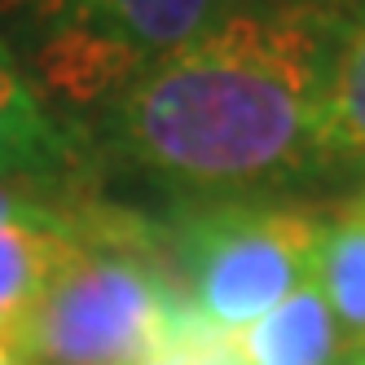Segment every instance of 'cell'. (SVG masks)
<instances>
[{
    "instance_id": "obj_1",
    "label": "cell",
    "mask_w": 365,
    "mask_h": 365,
    "mask_svg": "<svg viewBox=\"0 0 365 365\" xmlns=\"http://www.w3.org/2000/svg\"><path fill=\"white\" fill-rule=\"evenodd\" d=\"M330 53L317 5L229 14L123 88L115 133L176 185H269L317 159Z\"/></svg>"
},
{
    "instance_id": "obj_2",
    "label": "cell",
    "mask_w": 365,
    "mask_h": 365,
    "mask_svg": "<svg viewBox=\"0 0 365 365\" xmlns=\"http://www.w3.org/2000/svg\"><path fill=\"white\" fill-rule=\"evenodd\" d=\"M75 251L44 282L9 339L18 365H137L176 264L128 220L88 212L66 220Z\"/></svg>"
},
{
    "instance_id": "obj_3",
    "label": "cell",
    "mask_w": 365,
    "mask_h": 365,
    "mask_svg": "<svg viewBox=\"0 0 365 365\" xmlns=\"http://www.w3.org/2000/svg\"><path fill=\"white\" fill-rule=\"evenodd\" d=\"M326 216L304 207L225 202L176 233V273L212 322L238 330L312 282Z\"/></svg>"
},
{
    "instance_id": "obj_4",
    "label": "cell",
    "mask_w": 365,
    "mask_h": 365,
    "mask_svg": "<svg viewBox=\"0 0 365 365\" xmlns=\"http://www.w3.org/2000/svg\"><path fill=\"white\" fill-rule=\"evenodd\" d=\"M40 71L66 97L128 88L154 62L220 22L225 0H27Z\"/></svg>"
},
{
    "instance_id": "obj_5",
    "label": "cell",
    "mask_w": 365,
    "mask_h": 365,
    "mask_svg": "<svg viewBox=\"0 0 365 365\" xmlns=\"http://www.w3.org/2000/svg\"><path fill=\"white\" fill-rule=\"evenodd\" d=\"M238 344L251 365H339L344 334L317 282H304L264 317L238 326Z\"/></svg>"
},
{
    "instance_id": "obj_6",
    "label": "cell",
    "mask_w": 365,
    "mask_h": 365,
    "mask_svg": "<svg viewBox=\"0 0 365 365\" xmlns=\"http://www.w3.org/2000/svg\"><path fill=\"white\" fill-rule=\"evenodd\" d=\"M75 251L66 216H0V344L9 348L44 282Z\"/></svg>"
},
{
    "instance_id": "obj_7",
    "label": "cell",
    "mask_w": 365,
    "mask_h": 365,
    "mask_svg": "<svg viewBox=\"0 0 365 365\" xmlns=\"http://www.w3.org/2000/svg\"><path fill=\"white\" fill-rule=\"evenodd\" d=\"M312 145H317V159L365 163V14L330 53Z\"/></svg>"
},
{
    "instance_id": "obj_8",
    "label": "cell",
    "mask_w": 365,
    "mask_h": 365,
    "mask_svg": "<svg viewBox=\"0 0 365 365\" xmlns=\"http://www.w3.org/2000/svg\"><path fill=\"white\" fill-rule=\"evenodd\" d=\"M137 365H251L238 330L212 322L185 291V282H172L159 304V322Z\"/></svg>"
},
{
    "instance_id": "obj_9",
    "label": "cell",
    "mask_w": 365,
    "mask_h": 365,
    "mask_svg": "<svg viewBox=\"0 0 365 365\" xmlns=\"http://www.w3.org/2000/svg\"><path fill=\"white\" fill-rule=\"evenodd\" d=\"M66 163V141L58 123L40 110V101L18 80L9 58L0 53V176L48 172Z\"/></svg>"
},
{
    "instance_id": "obj_10",
    "label": "cell",
    "mask_w": 365,
    "mask_h": 365,
    "mask_svg": "<svg viewBox=\"0 0 365 365\" xmlns=\"http://www.w3.org/2000/svg\"><path fill=\"white\" fill-rule=\"evenodd\" d=\"M312 282L326 295L334 322L352 334V344H361L365 339V212L361 207L326 225Z\"/></svg>"
},
{
    "instance_id": "obj_11",
    "label": "cell",
    "mask_w": 365,
    "mask_h": 365,
    "mask_svg": "<svg viewBox=\"0 0 365 365\" xmlns=\"http://www.w3.org/2000/svg\"><path fill=\"white\" fill-rule=\"evenodd\" d=\"M0 216H48V212L36 202L31 190H18L9 180H0Z\"/></svg>"
},
{
    "instance_id": "obj_12",
    "label": "cell",
    "mask_w": 365,
    "mask_h": 365,
    "mask_svg": "<svg viewBox=\"0 0 365 365\" xmlns=\"http://www.w3.org/2000/svg\"><path fill=\"white\" fill-rule=\"evenodd\" d=\"M0 365H18V361L9 356V348H5V344H0Z\"/></svg>"
},
{
    "instance_id": "obj_13",
    "label": "cell",
    "mask_w": 365,
    "mask_h": 365,
    "mask_svg": "<svg viewBox=\"0 0 365 365\" xmlns=\"http://www.w3.org/2000/svg\"><path fill=\"white\" fill-rule=\"evenodd\" d=\"M339 365H365V356H348V361H339Z\"/></svg>"
},
{
    "instance_id": "obj_14",
    "label": "cell",
    "mask_w": 365,
    "mask_h": 365,
    "mask_svg": "<svg viewBox=\"0 0 365 365\" xmlns=\"http://www.w3.org/2000/svg\"><path fill=\"white\" fill-rule=\"evenodd\" d=\"M356 356H365V339H361V344H356Z\"/></svg>"
},
{
    "instance_id": "obj_15",
    "label": "cell",
    "mask_w": 365,
    "mask_h": 365,
    "mask_svg": "<svg viewBox=\"0 0 365 365\" xmlns=\"http://www.w3.org/2000/svg\"><path fill=\"white\" fill-rule=\"evenodd\" d=\"M356 207H361V212H365V198H361V202H356Z\"/></svg>"
}]
</instances>
